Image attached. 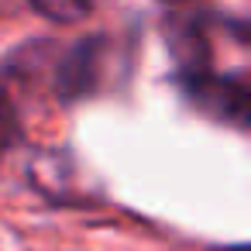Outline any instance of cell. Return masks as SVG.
I'll return each mask as SVG.
<instances>
[{"instance_id": "cell-4", "label": "cell", "mask_w": 251, "mask_h": 251, "mask_svg": "<svg viewBox=\"0 0 251 251\" xmlns=\"http://www.w3.org/2000/svg\"><path fill=\"white\" fill-rule=\"evenodd\" d=\"M18 141H21V117H18L14 97L7 93L4 83H0V158H4Z\"/></svg>"}, {"instance_id": "cell-2", "label": "cell", "mask_w": 251, "mask_h": 251, "mask_svg": "<svg viewBox=\"0 0 251 251\" xmlns=\"http://www.w3.org/2000/svg\"><path fill=\"white\" fill-rule=\"evenodd\" d=\"M107 52H110L107 35H90V38H79L76 45H69L55 59V73H52L55 97L62 103H79V100L93 97L103 83Z\"/></svg>"}, {"instance_id": "cell-3", "label": "cell", "mask_w": 251, "mask_h": 251, "mask_svg": "<svg viewBox=\"0 0 251 251\" xmlns=\"http://www.w3.org/2000/svg\"><path fill=\"white\" fill-rule=\"evenodd\" d=\"M28 4L52 25H79L93 11V0H28Z\"/></svg>"}, {"instance_id": "cell-1", "label": "cell", "mask_w": 251, "mask_h": 251, "mask_svg": "<svg viewBox=\"0 0 251 251\" xmlns=\"http://www.w3.org/2000/svg\"><path fill=\"white\" fill-rule=\"evenodd\" d=\"M176 86L206 117L224 121L237 131L248 127V79H244V73H224L220 76V73L206 69V73L176 79Z\"/></svg>"}, {"instance_id": "cell-5", "label": "cell", "mask_w": 251, "mask_h": 251, "mask_svg": "<svg viewBox=\"0 0 251 251\" xmlns=\"http://www.w3.org/2000/svg\"><path fill=\"white\" fill-rule=\"evenodd\" d=\"M162 4H189V0H162Z\"/></svg>"}]
</instances>
